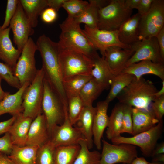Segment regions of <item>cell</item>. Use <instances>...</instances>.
<instances>
[{
  "label": "cell",
  "instance_id": "6da1fadb",
  "mask_svg": "<svg viewBox=\"0 0 164 164\" xmlns=\"http://www.w3.org/2000/svg\"><path fill=\"white\" fill-rule=\"evenodd\" d=\"M42 58V68L44 78L59 97L64 105L67 106V99L63 84L59 60L57 43L44 34L40 36L36 43Z\"/></svg>",
  "mask_w": 164,
  "mask_h": 164
},
{
  "label": "cell",
  "instance_id": "7a4b0ae2",
  "mask_svg": "<svg viewBox=\"0 0 164 164\" xmlns=\"http://www.w3.org/2000/svg\"><path fill=\"white\" fill-rule=\"evenodd\" d=\"M60 26L61 32L57 43L60 47L80 52L93 60L99 55L81 29L80 24L73 18L67 17Z\"/></svg>",
  "mask_w": 164,
  "mask_h": 164
},
{
  "label": "cell",
  "instance_id": "3957f363",
  "mask_svg": "<svg viewBox=\"0 0 164 164\" xmlns=\"http://www.w3.org/2000/svg\"><path fill=\"white\" fill-rule=\"evenodd\" d=\"M157 91L153 83L142 77H135L131 82L118 95L119 102L139 109L148 110Z\"/></svg>",
  "mask_w": 164,
  "mask_h": 164
},
{
  "label": "cell",
  "instance_id": "277c9868",
  "mask_svg": "<svg viewBox=\"0 0 164 164\" xmlns=\"http://www.w3.org/2000/svg\"><path fill=\"white\" fill-rule=\"evenodd\" d=\"M58 45L59 60L63 80L75 75H91L94 66L92 59L80 52Z\"/></svg>",
  "mask_w": 164,
  "mask_h": 164
},
{
  "label": "cell",
  "instance_id": "5b68a950",
  "mask_svg": "<svg viewBox=\"0 0 164 164\" xmlns=\"http://www.w3.org/2000/svg\"><path fill=\"white\" fill-rule=\"evenodd\" d=\"M42 110L46 121L50 135L56 125L62 124L67 114V107L44 78Z\"/></svg>",
  "mask_w": 164,
  "mask_h": 164
},
{
  "label": "cell",
  "instance_id": "8992f818",
  "mask_svg": "<svg viewBox=\"0 0 164 164\" xmlns=\"http://www.w3.org/2000/svg\"><path fill=\"white\" fill-rule=\"evenodd\" d=\"M132 10L127 7L125 0H111L99 11L97 28L109 31L118 30L131 15Z\"/></svg>",
  "mask_w": 164,
  "mask_h": 164
},
{
  "label": "cell",
  "instance_id": "52a82bcc",
  "mask_svg": "<svg viewBox=\"0 0 164 164\" xmlns=\"http://www.w3.org/2000/svg\"><path fill=\"white\" fill-rule=\"evenodd\" d=\"M44 71L38 69L34 79L27 87L23 96L22 115L33 120L43 113L42 105L44 92Z\"/></svg>",
  "mask_w": 164,
  "mask_h": 164
},
{
  "label": "cell",
  "instance_id": "ba28073f",
  "mask_svg": "<svg viewBox=\"0 0 164 164\" xmlns=\"http://www.w3.org/2000/svg\"><path fill=\"white\" fill-rule=\"evenodd\" d=\"M163 127V120L150 129L132 137H126L121 135L111 140L112 144H126L139 147L143 155L151 157L157 141L161 135Z\"/></svg>",
  "mask_w": 164,
  "mask_h": 164
},
{
  "label": "cell",
  "instance_id": "9c48e42d",
  "mask_svg": "<svg viewBox=\"0 0 164 164\" xmlns=\"http://www.w3.org/2000/svg\"><path fill=\"white\" fill-rule=\"evenodd\" d=\"M37 50L36 43L30 37L23 48L14 69V75L21 86L26 83L30 84L36 75L38 69L36 67L35 54Z\"/></svg>",
  "mask_w": 164,
  "mask_h": 164
},
{
  "label": "cell",
  "instance_id": "30bf717a",
  "mask_svg": "<svg viewBox=\"0 0 164 164\" xmlns=\"http://www.w3.org/2000/svg\"><path fill=\"white\" fill-rule=\"evenodd\" d=\"M164 0H153L149 11L141 17L139 40L156 37L164 27Z\"/></svg>",
  "mask_w": 164,
  "mask_h": 164
},
{
  "label": "cell",
  "instance_id": "8fae6325",
  "mask_svg": "<svg viewBox=\"0 0 164 164\" xmlns=\"http://www.w3.org/2000/svg\"><path fill=\"white\" fill-rule=\"evenodd\" d=\"M102 150L100 164H131L137 157L136 146L130 144H110L102 139Z\"/></svg>",
  "mask_w": 164,
  "mask_h": 164
},
{
  "label": "cell",
  "instance_id": "7c38bea8",
  "mask_svg": "<svg viewBox=\"0 0 164 164\" xmlns=\"http://www.w3.org/2000/svg\"><path fill=\"white\" fill-rule=\"evenodd\" d=\"M95 48L99 50L104 57L106 49L112 46L123 49H132L131 46L122 43L120 41L118 30L109 31L90 28L85 25L82 30Z\"/></svg>",
  "mask_w": 164,
  "mask_h": 164
},
{
  "label": "cell",
  "instance_id": "4fadbf2b",
  "mask_svg": "<svg viewBox=\"0 0 164 164\" xmlns=\"http://www.w3.org/2000/svg\"><path fill=\"white\" fill-rule=\"evenodd\" d=\"M9 26L13 32L14 43L17 49L22 51L34 31L19 0L16 12Z\"/></svg>",
  "mask_w": 164,
  "mask_h": 164
},
{
  "label": "cell",
  "instance_id": "5bb4252c",
  "mask_svg": "<svg viewBox=\"0 0 164 164\" xmlns=\"http://www.w3.org/2000/svg\"><path fill=\"white\" fill-rule=\"evenodd\" d=\"M135 51L126 63L125 68L134 63L148 60L164 64L156 37L143 39L131 46Z\"/></svg>",
  "mask_w": 164,
  "mask_h": 164
},
{
  "label": "cell",
  "instance_id": "9a60e30c",
  "mask_svg": "<svg viewBox=\"0 0 164 164\" xmlns=\"http://www.w3.org/2000/svg\"><path fill=\"white\" fill-rule=\"evenodd\" d=\"M84 138L80 131L70 122L67 114L63 123L53 129L49 140L56 148L61 145L78 144Z\"/></svg>",
  "mask_w": 164,
  "mask_h": 164
},
{
  "label": "cell",
  "instance_id": "2e32d148",
  "mask_svg": "<svg viewBox=\"0 0 164 164\" xmlns=\"http://www.w3.org/2000/svg\"><path fill=\"white\" fill-rule=\"evenodd\" d=\"M135 51L133 48L126 49L117 46H111L106 49L104 58L114 75L116 76L122 73Z\"/></svg>",
  "mask_w": 164,
  "mask_h": 164
},
{
  "label": "cell",
  "instance_id": "e0dca14e",
  "mask_svg": "<svg viewBox=\"0 0 164 164\" xmlns=\"http://www.w3.org/2000/svg\"><path fill=\"white\" fill-rule=\"evenodd\" d=\"M109 104L104 100L97 102L96 107L93 126V143L98 150L102 148L101 139L108 124L107 111Z\"/></svg>",
  "mask_w": 164,
  "mask_h": 164
},
{
  "label": "cell",
  "instance_id": "ac0fdd59",
  "mask_svg": "<svg viewBox=\"0 0 164 164\" xmlns=\"http://www.w3.org/2000/svg\"><path fill=\"white\" fill-rule=\"evenodd\" d=\"M49 139L46 118L42 113L33 120L29 129L26 145L40 147Z\"/></svg>",
  "mask_w": 164,
  "mask_h": 164
},
{
  "label": "cell",
  "instance_id": "d6986e66",
  "mask_svg": "<svg viewBox=\"0 0 164 164\" xmlns=\"http://www.w3.org/2000/svg\"><path fill=\"white\" fill-rule=\"evenodd\" d=\"M9 27L3 29L0 26V59L14 70L22 51L13 46L9 37Z\"/></svg>",
  "mask_w": 164,
  "mask_h": 164
},
{
  "label": "cell",
  "instance_id": "ffe728a7",
  "mask_svg": "<svg viewBox=\"0 0 164 164\" xmlns=\"http://www.w3.org/2000/svg\"><path fill=\"white\" fill-rule=\"evenodd\" d=\"M121 73L132 75L137 79L144 75L153 74L157 76L162 81L164 80V65L149 60H143L125 68Z\"/></svg>",
  "mask_w": 164,
  "mask_h": 164
},
{
  "label": "cell",
  "instance_id": "44dd1931",
  "mask_svg": "<svg viewBox=\"0 0 164 164\" xmlns=\"http://www.w3.org/2000/svg\"><path fill=\"white\" fill-rule=\"evenodd\" d=\"M96 111V107L93 105L84 106L79 118L73 125L81 132L90 149L94 144L93 126Z\"/></svg>",
  "mask_w": 164,
  "mask_h": 164
},
{
  "label": "cell",
  "instance_id": "7402d4cb",
  "mask_svg": "<svg viewBox=\"0 0 164 164\" xmlns=\"http://www.w3.org/2000/svg\"><path fill=\"white\" fill-rule=\"evenodd\" d=\"M30 84L29 83L24 84L15 93L10 94L9 93L0 101V116L6 113L16 116L22 113L23 94Z\"/></svg>",
  "mask_w": 164,
  "mask_h": 164
},
{
  "label": "cell",
  "instance_id": "603a6c76",
  "mask_svg": "<svg viewBox=\"0 0 164 164\" xmlns=\"http://www.w3.org/2000/svg\"><path fill=\"white\" fill-rule=\"evenodd\" d=\"M132 118L133 136L150 129L159 121L150 108L146 110L132 107Z\"/></svg>",
  "mask_w": 164,
  "mask_h": 164
},
{
  "label": "cell",
  "instance_id": "cb8c5ba5",
  "mask_svg": "<svg viewBox=\"0 0 164 164\" xmlns=\"http://www.w3.org/2000/svg\"><path fill=\"white\" fill-rule=\"evenodd\" d=\"M141 16L138 13L131 16L118 30V36L122 43L131 46L139 41V26Z\"/></svg>",
  "mask_w": 164,
  "mask_h": 164
},
{
  "label": "cell",
  "instance_id": "d4e9b609",
  "mask_svg": "<svg viewBox=\"0 0 164 164\" xmlns=\"http://www.w3.org/2000/svg\"><path fill=\"white\" fill-rule=\"evenodd\" d=\"M33 119L24 117L22 113L16 119L8 132L14 145L22 146L26 145L28 133Z\"/></svg>",
  "mask_w": 164,
  "mask_h": 164
},
{
  "label": "cell",
  "instance_id": "484cf974",
  "mask_svg": "<svg viewBox=\"0 0 164 164\" xmlns=\"http://www.w3.org/2000/svg\"><path fill=\"white\" fill-rule=\"evenodd\" d=\"M110 1L89 0V4L84 11L79 16L73 18L79 24L84 23L90 28H97L99 11L100 9L108 4Z\"/></svg>",
  "mask_w": 164,
  "mask_h": 164
},
{
  "label": "cell",
  "instance_id": "4316f807",
  "mask_svg": "<svg viewBox=\"0 0 164 164\" xmlns=\"http://www.w3.org/2000/svg\"><path fill=\"white\" fill-rule=\"evenodd\" d=\"M93 60L94 66L91 71V76L105 89H108L115 76L104 58L98 55Z\"/></svg>",
  "mask_w": 164,
  "mask_h": 164
},
{
  "label": "cell",
  "instance_id": "83f0119b",
  "mask_svg": "<svg viewBox=\"0 0 164 164\" xmlns=\"http://www.w3.org/2000/svg\"><path fill=\"white\" fill-rule=\"evenodd\" d=\"M39 147L14 145L9 157L15 164H36L37 151Z\"/></svg>",
  "mask_w": 164,
  "mask_h": 164
},
{
  "label": "cell",
  "instance_id": "f1b7e54d",
  "mask_svg": "<svg viewBox=\"0 0 164 164\" xmlns=\"http://www.w3.org/2000/svg\"><path fill=\"white\" fill-rule=\"evenodd\" d=\"M124 109V104L119 102L115 105L112 110L106 131V137L109 140L121 135Z\"/></svg>",
  "mask_w": 164,
  "mask_h": 164
},
{
  "label": "cell",
  "instance_id": "f546056e",
  "mask_svg": "<svg viewBox=\"0 0 164 164\" xmlns=\"http://www.w3.org/2000/svg\"><path fill=\"white\" fill-rule=\"evenodd\" d=\"M33 28L38 24V19L43 11L48 7L47 0H19Z\"/></svg>",
  "mask_w": 164,
  "mask_h": 164
},
{
  "label": "cell",
  "instance_id": "4dcf8cb0",
  "mask_svg": "<svg viewBox=\"0 0 164 164\" xmlns=\"http://www.w3.org/2000/svg\"><path fill=\"white\" fill-rule=\"evenodd\" d=\"M80 149L79 144L56 147L54 152V164H73Z\"/></svg>",
  "mask_w": 164,
  "mask_h": 164
},
{
  "label": "cell",
  "instance_id": "1f68e13d",
  "mask_svg": "<svg viewBox=\"0 0 164 164\" xmlns=\"http://www.w3.org/2000/svg\"><path fill=\"white\" fill-rule=\"evenodd\" d=\"M105 88L93 77L84 86L79 96L84 106L92 105L94 101L96 100Z\"/></svg>",
  "mask_w": 164,
  "mask_h": 164
},
{
  "label": "cell",
  "instance_id": "d6a6232c",
  "mask_svg": "<svg viewBox=\"0 0 164 164\" xmlns=\"http://www.w3.org/2000/svg\"><path fill=\"white\" fill-rule=\"evenodd\" d=\"M92 78L91 75H77L63 79V86L67 100L71 97L79 95L84 86Z\"/></svg>",
  "mask_w": 164,
  "mask_h": 164
},
{
  "label": "cell",
  "instance_id": "836d02e7",
  "mask_svg": "<svg viewBox=\"0 0 164 164\" xmlns=\"http://www.w3.org/2000/svg\"><path fill=\"white\" fill-rule=\"evenodd\" d=\"M135 77L132 75L121 73L115 76L112 79L109 92L105 100L110 103L132 81Z\"/></svg>",
  "mask_w": 164,
  "mask_h": 164
},
{
  "label": "cell",
  "instance_id": "e575fe53",
  "mask_svg": "<svg viewBox=\"0 0 164 164\" xmlns=\"http://www.w3.org/2000/svg\"><path fill=\"white\" fill-rule=\"evenodd\" d=\"M79 152L73 164H100L101 153L98 151H90L84 139L79 142Z\"/></svg>",
  "mask_w": 164,
  "mask_h": 164
},
{
  "label": "cell",
  "instance_id": "d590c367",
  "mask_svg": "<svg viewBox=\"0 0 164 164\" xmlns=\"http://www.w3.org/2000/svg\"><path fill=\"white\" fill-rule=\"evenodd\" d=\"M84 107L83 102L79 95L68 99V117L70 122L73 125L78 120Z\"/></svg>",
  "mask_w": 164,
  "mask_h": 164
},
{
  "label": "cell",
  "instance_id": "8d00e7d4",
  "mask_svg": "<svg viewBox=\"0 0 164 164\" xmlns=\"http://www.w3.org/2000/svg\"><path fill=\"white\" fill-rule=\"evenodd\" d=\"M55 149L49 140L39 147L36 154V164H54Z\"/></svg>",
  "mask_w": 164,
  "mask_h": 164
},
{
  "label": "cell",
  "instance_id": "74e56055",
  "mask_svg": "<svg viewBox=\"0 0 164 164\" xmlns=\"http://www.w3.org/2000/svg\"><path fill=\"white\" fill-rule=\"evenodd\" d=\"M89 2L82 0H65L62 6L67 12L68 17L75 18L80 15L86 9Z\"/></svg>",
  "mask_w": 164,
  "mask_h": 164
},
{
  "label": "cell",
  "instance_id": "f35d334b",
  "mask_svg": "<svg viewBox=\"0 0 164 164\" xmlns=\"http://www.w3.org/2000/svg\"><path fill=\"white\" fill-rule=\"evenodd\" d=\"M0 77L13 87L19 89L21 87L19 80L14 75L13 69L6 64L1 62Z\"/></svg>",
  "mask_w": 164,
  "mask_h": 164
},
{
  "label": "cell",
  "instance_id": "ab89813d",
  "mask_svg": "<svg viewBox=\"0 0 164 164\" xmlns=\"http://www.w3.org/2000/svg\"><path fill=\"white\" fill-rule=\"evenodd\" d=\"M132 108L131 106L124 104L121 134L127 133L132 135Z\"/></svg>",
  "mask_w": 164,
  "mask_h": 164
},
{
  "label": "cell",
  "instance_id": "60d3db41",
  "mask_svg": "<svg viewBox=\"0 0 164 164\" xmlns=\"http://www.w3.org/2000/svg\"><path fill=\"white\" fill-rule=\"evenodd\" d=\"M19 0H8L4 22L1 28L4 29L8 27L10 21L14 15L17 9Z\"/></svg>",
  "mask_w": 164,
  "mask_h": 164
},
{
  "label": "cell",
  "instance_id": "b9f144b4",
  "mask_svg": "<svg viewBox=\"0 0 164 164\" xmlns=\"http://www.w3.org/2000/svg\"><path fill=\"white\" fill-rule=\"evenodd\" d=\"M150 108L159 121L163 120L164 115V95L155 98L151 103Z\"/></svg>",
  "mask_w": 164,
  "mask_h": 164
},
{
  "label": "cell",
  "instance_id": "7bdbcfd3",
  "mask_svg": "<svg viewBox=\"0 0 164 164\" xmlns=\"http://www.w3.org/2000/svg\"><path fill=\"white\" fill-rule=\"evenodd\" d=\"M14 145L8 132L0 137V152L7 155L11 153Z\"/></svg>",
  "mask_w": 164,
  "mask_h": 164
},
{
  "label": "cell",
  "instance_id": "ee69618b",
  "mask_svg": "<svg viewBox=\"0 0 164 164\" xmlns=\"http://www.w3.org/2000/svg\"><path fill=\"white\" fill-rule=\"evenodd\" d=\"M40 15L43 22L46 23L50 24L56 20L58 17L57 12L54 9L48 7L43 11Z\"/></svg>",
  "mask_w": 164,
  "mask_h": 164
},
{
  "label": "cell",
  "instance_id": "f6af8a7d",
  "mask_svg": "<svg viewBox=\"0 0 164 164\" xmlns=\"http://www.w3.org/2000/svg\"><path fill=\"white\" fill-rule=\"evenodd\" d=\"M153 0H140L137 9L141 16L145 14L150 9Z\"/></svg>",
  "mask_w": 164,
  "mask_h": 164
},
{
  "label": "cell",
  "instance_id": "bcb514c9",
  "mask_svg": "<svg viewBox=\"0 0 164 164\" xmlns=\"http://www.w3.org/2000/svg\"><path fill=\"white\" fill-rule=\"evenodd\" d=\"M16 118V116H12L9 119L0 122V135L8 132Z\"/></svg>",
  "mask_w": 164,
  "mask_h": 164
},
{
  "label": "cell",
  "instance_id": "7dc6e473",
  "mask_svg": "<svg viewBox=\"0 0 164 164\" xmlns=\"http://www.w3.org/2000/svg\"><path fill=\"white\" fill-rule=\"evenodd\" d=\"M156 38L161 56L164 60V27L156 35Z\"/></svg>",
  "mask_w": 164,
  "mask_h": 164
},
{
  "label": "cell",
  "instance_id": "c3c4849f",
  "mask_svg": "<svg viewBox=\"0 0 164 164\" xmlns=\"http://www.w3.org/2000/svg\"><path fill=\"white\" fill-rule=\"evenodd\" d=\"M65 0H47L48 7L51 8L58 12L62 7Z\"/></svg>",
  "mask_w": 164,
  "mask_h": 164
},
{
  "label": "cell",
  "instance_id": "681fc988",
  "mask_svg": "<svg viewBox=\"0 0 164 164\" xmlns=\"http://www.w3.org/2000/svg\"><path fill=\"white\" fill-rule=\"evenodd\" d=\"M164 153V142H162L156 146L154 150L152 156L153 157L156 155Z\"/></svg>",
  "mask_w": 164,
  "mask_h": 164
},
{
  "label": "cell",
  "instance_id": "f907efd6",
  "mask_svg": "<svg viewBox=\"0 0 164 164\" xmlns=\"http://www.w3.org/2000/svg\"><path fill=\"white\" fill-rule=\"evenodd\" d=\"M140 0H125V4L126 7L130 9H137Z\"/></svg>",
  "mask_w": 164,
  "mask_h": 164
},
{
  "label": "cell",
  "instance_id": "816d5d0a",
  "mask_svg": "<svg viewBox=\"0 0 164 164\" xmlns=\"http://www.w3.org/2000/svg\"><path fill=\"white\" fill-rule=\"evenodd\" d=\"M0 164H15L8 155L2 153L0 155Z\"/></svg>",
  "mask_w": 164,
  "mask_h": 164
},
{
  "label": "cell",
  "instance_id": "f5cc1de1",
  "mask_svg": "<svg viewBox=\"0 0 164 164\" xmlns=\"http://www.w3.org/2000/svg\"><path fill=\"white\" fill-rule=\"evenodd\" d=\"M149 162H148L143 157H138L132 161L131 164H149Z\"/></svg>",
  "mask_w": 164,
  "mask_h": 164
},
{
  "label": "cell",
  "instance_id": "db71d44e",
  "mask_svg": "<svg viewBox=\"0 0 164 164\" xmlns=\"http://www.w3.org/2000/svg\"><path fill=\"white\" fill-rule=\"evenodd\" d=\"M152 161L155 162H164V154H161L153 157Z\"/></svg>",
  "mask_w": 164,
  "mask_h": 164
},
{
  "label": "cell",
  "instance_id": "11a10c76",
  "mask_svg": "<svg viewBox=\"0 0 164 164\" xmlns=\"http://www.w3.org/2000/svg\"><path fill=\"white\" fill-rule=\"evenodd\" d=\"M162 84L161 89L154 94L155 98L159 97L164 95V80L162 81Z\"/></svg>",
  "mask_w": 164,
  "mask_h": 164
},
{
  "label": "cell",
  "instance_id": "9f6ffc18",
  "mask_svg": "<svg viewBox=\"0 0 164 164\" xmlns=\"http://www.w3.org/2000/svg\"><path fill=\"white\" fill-rule=\"evenodd\" d=\"M2 80V79L0 77V101L9 93L8 92H5L3 90L1 85Z\"/></svg>",
  "mask_w": 164,
  "mask_h": 164
},
{
  "label": "cell",
  "instance_id": "6f0895ef",
  "mask_svg": "<svg viewBox=\"0 0 164 164\" xmlns=\"http://www.w3.org/2000/svg\"><path fill=\"white\" fill-rule=\"evenodd\" d=\"M149 164H164L163 162H149Z\"/></svg>",
  "mask_w": 164,
  "mask_h": 164
},
{
  "label": "cell",
  "instance_id": "680465c9",
  "mask_svg": "<svg viewBox=\"0 0 164 164\" xmlns=\"http://www.w3.org/2000/svg\"><path fill=\"white\" fill-rule=\"evenodd\" d=\"M122 164H125V163H122Z\"/></svg>",
  "mask_w": 164,
  "mask_h": 164
},
{
  "label": "cell",
  "instance_id": "91938a15",
  "mask_svg": "<svg viewBox=\"0 0 164 164\" xmlns=\"http://www.w3.org/2000/svg\"><path fill=\"white\" fill-rule=\"evenodd\" d=\"M1 153H1V152H0V154H1Z\"/></svg>",
  "mask_w": 164,
  "mask_h": 164
}]
</instances>
